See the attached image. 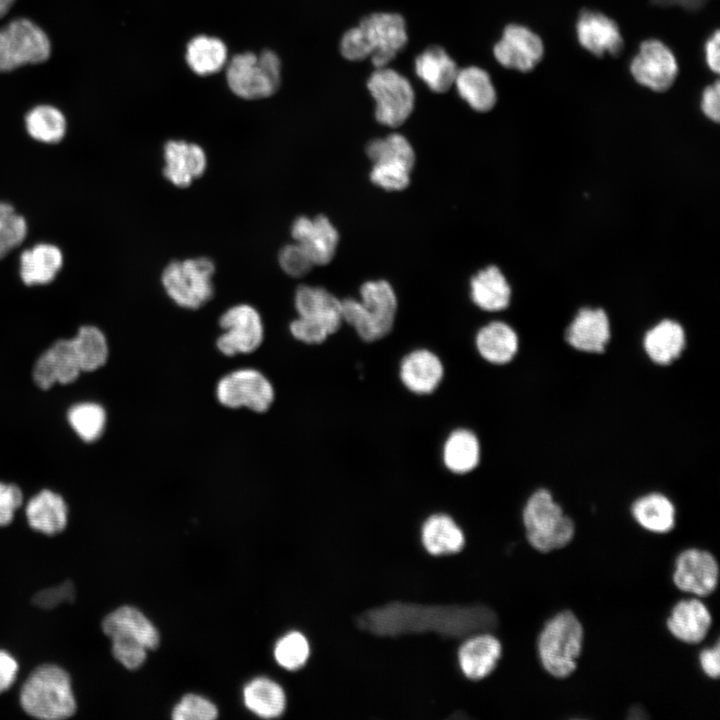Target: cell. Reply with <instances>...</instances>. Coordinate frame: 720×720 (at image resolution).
I'll return each instance as SVG.
<instances>
[{
    "label": "cell",
    "mask_w": 720,
    "mask_h": 720,
    "mask_svg": "<svg viewBox=\"0 0 720 720\" xmlns=\"http://www.w3.org/2000/svg\"><path fill=\"white\" fill-rule=\"evenodd\" d=\"M718 576V563L708 551L691 548L676 558L673 582L681 591L699 597L710 595L717 587Z\"/></svg>",
    "instance_id": "obj_17"
},
{
    "label": "cell",
    "mask_w": 720,
    "mask_h": 720,
    "mask_svg": "<svg viewBox=\"0 0 720 720\" xmlns=\"http://www.w3.org/2000/svg\"><path fill=\"white\" fill-rule=\"evenodd\" d=\"M458 67L440 46H430L415 60V72L434 92L443 93L454 85Z\"/></svg>",
    "instance_id": "obj_31"
},
{
    "label": "cell",
    "mask_w": 720,
    "mask_h": 720,
    "mask_svg": "<svg viewBox=\"0 0 720 720\" xmlns=\"http://www.w3.org/2000/svg\"><path fill=\"white\" fill-rule=\"evenodd\" d=\"M80 372L70 340L60 339L37 359L33 368V379L39 388L46 390L56 383L74 382Z\"/></svg>",
    "instance_id": "obj_21"
},
{
    "label": "cell",
    "mask_w": 720,
    "mask_h": 720,
    "mask_svg": "<svg viewBox=\"0 0 720 720\" xmlns=\"http://www.w3.org/2000/svg\"><path fill=\"white\" fill-rule=\"evenodd\" d=\"M481 456L477 436L467 429H456L446 439L443 447V461L448 470L464 474L474 470Z\"/></svg>",
    "instance_id": "obj_35"
},
{
    "label": "cell",
    "mask_w": 720,
    "mask_h": 720,
    "mask_svg": "<svg viewBox=\"0 0 720 720\" xmlns=\"http://www.w3.org/2000/svg\"><path fill=\"white\" fill-rule=\"evenodd\" d=\"M69 340L81 372L97 370L106 363L109 354L108 343L99 328L82 326Z\"/></svg>",
    "instance_id": "obj_39"
},
{
    "label": "cell",
    "mask_w": 720,
    "mask_h": 720,
    "mask_svg": "<svg viewBox=\"0 0 720 720\" xmlns=\"http://www.w3.org/2000/svg\"><path fill=\"white\" fill-rule=\"evenodd\" d=\"M26 518L29 526L46 535H56L67 525L68 508L63 497L43 489L27 503Z\"/></svg>",
    "instance_id": "obj_28"
},
{
    "label": "cell",
    "mask_w": 720,
    "mask_h": 720,
    "mask_svg": "<svg viewBox=\"0 0 720 720\" xmlns=\"http://www.w3.org/2000/svg\"><path fill=\"white\" fill-rule=\"evenodd\" d=\"M226 79L230 90L240 98L269 97L280 87V59L272 50H263L258 55L252 52L237 54L227 65Z\"/></svg>",
    "instance_id": "obj_8"
},
{
    "label": "cell",
    "mask_w": 720,
    "mask_h": 720,
    "mask_svg": "<svg viewBox=\"0 0 720 720\" xmlns=\"http://www.w3.org/2000/svg\"><path fill=\"white\" fill-rule=\"evenodd\" d=\"M76 599V589L72 581H66L58 586L43 589L32 597L34 606L50 610L62 603H73Z\"/></svg>",
    "instance_id": "obj_46"
},
{
    "label": "cell",
    "mask_w": 720,
    "mask_h": 720,
    "mask_svg": "<svg viewBox=\"0 0 720 720\" xmlns=\"http://www.w3.org/2000/svg\"><path fill=\"white\" fill-rule=\"evenodd\" d=\"M63 265L61 250L49 243H39L23 251L19 259L21 280L28 286L52 282Z\"/></svg>",
    "instance_id": "obj_29"
},
{
    "label": "cell",
    "mask_w": 720,
    "mask_h": 720,
    "mask_svg": "<svg viewBox=\"0 0 720 720\" xmlns=\"http://www.w3.org/2000/svg\"><path fill=\"white\" fill-rule=\"evenodd\" d=\"M471 298L480 309L498 312L509 306L511 288L499 268L491 265L471 279Z\"/></svg>",
    "instance_id": "obj_32"
},
{
    "label": "cell",
    "mask_w": 720,
    "mask_h": 720,
    "mask_svg": "<svg viewBox=\"0 0 720 720\" xmlns=\"http://www.w3.org/2000/svg\"><path fill=\"white\" fill-rule=\"evenodd\" d=\"M612 326L603 308H580L563 331V340L583 354H602L612 339Z\"/></svg>",
    "instance_id": "obj_15"
},
{
    "label": "cell",
    "mask_w": 720,
    "mask_h": 720,
    "mask_svg": "<svg viewBox=\"0 0 720 720\" xmlns=\"http://www.w3.org/2000/svg\"><path fill=\"white\" fill-rule=\"evenodd\" d=\"M217 708L209 700L194 694L185 695L172 711L174 720H212Z\"/></svg>",
    "instance_id": "obj_44"
},
{
    "label": "cell",
    "mask_w": 720,
    "mask_h": 720,
    "mask_svg": "<svg viewBox=\"0 0 720 720\" xmlns=\"http://www.w3.org/2000/svg\"><path fill=\"white\" fill-rule=\"evenodd\" d=\"M186 62L193 72L207 76L219 72L227 61V48L216 37L198 35L187 45Z\"/></svg>",
    "instance_id": "obj_36"
},
{
    "label": "cell",
    "mask_w": 720,
    "mask_h": 720,
    "mask_svg": "<svg viewBox=\"0 0 720 720\" xmlns=\"http://www.w3.org/2000/svg\"><path fill=\"white\" fill-rule=\"evenodd\" d=\"M711 624L710 611L696 598L679 601L667 619L669 632L687 644H698L704 640Z\"/></svg>",
    "instance_id": "obj_26"
},
{
    "label": "cell",
    "mask_w": 720,
    "mask_h": 720,
    "mask_svg": "<svg viewBox=\"0 0 720 720\" xmlns=\"http://www.w3.org/2000/svg\"><path fill=\"white\" fill-rule=\"evenodd\" d=\"M310 653L309 643L300 632L293 631L282 637L276 644L274 655L279 665L287 670L302 667Z\"/></svg>",
    "instance_id": "obj_42"
},
{
    "label": "cell",
    "mask_w": 720,
    "mask_h": 720,
    "mask_svg": "<svg viewBox=\"0 0 720 720\" xmlns=\"http://www.w3.org/2000/svg\"><path fill=\"white\" fill-rule=\"evenodd\" d=\"M113 656L127 669L139 668L146 659V647L134 634L118 630L108 635Z\"/></svg>",
    "instance_id": "obj_43"
},
{
    "label": "cell",
    "mask_w": 720,
    "mask_h": 720,
    "mask_svg": "<svg viewBox=\"0 0 720 720\" xmlns=\"http://www.w3.org/2000/svg\"><path fill=\"white\" fill-rule=\"evenodd\" d=\"M421 542L432 556L456 554L465 545V535L456 521L446 514H433L423 523Z\"/></svg>",
    "instance_id": "obj_30"
},
{
    "label": "cell",
    "mask_w": 720,
    "mask_h": 720,
    "mask_svg": "<svg viewBox=\"0 0 720 720\" xmlns=\"http://www.w3.org/2000/svg\"><path fill=\"white\" fill-rule=\"evenodd\" d=\"M443 373L439 357L426 349L410 352L400 363V379L403 385L416 394L432 393L440 384Z\"/></svg>",
    "instance_id": "obj_24"
},
{
    "label": "cell",
    "mask_w": 720,
    "mask_h": 720,
    "mask_svg": "<svg viewBox=\"0 0 720 720\" xmlns=\"http://www.w3.org/2000/svg\"><path fill=\"white\" fill-rule=\"evenodd\" d=\"M26 235L25 218L10 204L0 202V259L19 246Z\"/></svg>",
    "instance_id": "obj_41"
},
{
    "label": "cell",
    "mask_w": 720,
    "mask_h": 720,
    "mask_svg": "<svg viewBox=\"0 0 720 720\" xmlns=\"http://www.w3.org/2000/svg\"><path fill=\"white\" fill-rule=\"evenodd\" d=\"M281 269L291 277H302L314 266L306 252L297 244H288L278 254Z\"/></svg>",
    "instance_id": "obj_45"
},
{
    "label": "cell",
    "mask_w": 720,
    "mask_h": 720,
    "mask_svg": "<svg viewBox=\"0 0 720 720\" xmlns=\"http://www.w3.org/2000/svg\"><path fill=\"white\" fill-rule=\"evenodd\" d=\"M707 0H653L659 5H678L687 9H696L701 7Z\"/></svg>",
    "instance_id": "obj_52"
},
{
    "label": "cell",
    "mask_w": 720,
    "mask_h": 720,
    "mask_svg": "<svg viewBox=\"0 0 720 720\" xmlns=\"http://www.w3.org/2000/svg\"><path fill=\"white\" fill-rule=\"evenodd\" d=\"M20 705L30 716L62 720L77 710L71 678L61 667L44 664L31 672L20 692Z\"/></svg>",
    "instance_id": "obj_2"
},
{
    "label": "cell",
    "mask_w": 720,
    "mask_h": 720,
    "mask_svg": "<svg viewBox=\"0 0 720 720\" xmlns=\"http://www.w3.org/2000/svg\"><path fill=\"white\" fill-rule=\"evenodd\" d=\"M17 0H0V21L8 18Z\"/></svg>",
    "instance_id": "obj_53"
},
{
    "label": "cell",
    "mask_w": 720,
    "mask_h": 720,
    "mask_svg": "<svg viewBox=\"0 0 720 720\" xmlns=\"http://www.w3.org/2000/svg\"><path fill=\"white\" fill-rule=\"evenodd\" d=\"M214 273V262L208 257L175 260L164 268L161 283L168 297L176 305L195 310L213 297Z\"/></svg>",
    "instance_id": "obj_9"
},
{
    "label": "cell",
    "mask_w": 720,
    "mask_h": 720,
    "mask_svg": "<svg viewBox=\"0 0 720 720\" xmlns=\"http://www.w3.org/2000/svg\"><path fill=\"white\" fill-rule=\"evenodd\" d=\"M699 663L702 671L710 678L717 679L720 673V647L717 642L714 646L701 651Z\"/></svg>",
    "instance_id": "obj_50"
},
{
    "label": "cell",
    "mask_w": 720,
    "mask_h": 720,
    "mask_svg": "<svg viewBox=\"0 0 720 720\" xmlns=\"http://www.w3.org/2000/svg\"><path fill=\"white\" fill-rule=\"evenodd\" d=\"M688 335L684 326L670 318L661 319L646 329L640 339L647 360L658 367H668L684 354Z\"/></svg>",
    "instance_id": "obj_18"
},
{
    "label": "cell",
    "mask_w": 720,
    "mask_h": 720,
    "mask_svg": "<svg viewBox=\"0 0 720 720\" xmlns=\"http://www.w3.org/2000/svg\"><path fill=\"white\" fill-rule=\"evenodd\" d=\"M24 125L32 139L46 144L60 142L67 131L64 113L49 103H39L31 107L24 116Z\"/></svg>",
    "instance_id": "obj_33"
},
{
    "label": "cell",
    "mask_w": 720,
    "mask_h": 720,
    "mask_svg": "<svg viewBox=\"0 0 720 720\" xmlns=\"http://www.w3.org/2000/svg\"><path fill=\"white\" fill-rule=\"evenodd\" d=\"M454 85L461 98L478 112H487L496 104L497 95L491 78L479 67L459 69Z\"/></svg>",
    "instance_id": "obj_34"
},
{
    "label": "cell",
    "mask_w": 720,
    "mask_h": 720,
    "mask_svg": "<svg viewBox=\"0 0 720 720\" xmlns=\"http://www.w3.org/2000/svg\"><path fill=\"white\" fill-rule=\"evenodd\" d=\"M294 306L298 317L289 324V331L305 344H321L343 321L341 300L322 287L300 285Z\"/></svg>",
    "instance_id": "obj_5"
},
{
    "label": "cell",
    "mask_w": 720,
    "mask_h": 720,
    "mask_svg": "<svg viewBox=\"0 0 720 720\" xmlns=\"http://www.w3.org/2000/svg\"><path fill=\"white\" fill-rule=\"evenodd\" d=\"M630 512L639 526L652 533L665 534L675 526V504L660 491H649L635 498Z\"/></svg>",
    "instance_id": "obj_27"
},
{
    "label": "cell",
    "mask_w": 720,
    "mask_h": 720,
    "mask_svg": "<svg viewBox=\"0 0 720 720\" xmlns=\"http://www.w3.org/2000/svg\"><path fill=\"white\" fill-rule=\"evenodd\" d=\"M223 333L217 338L216 346L224 356L255 352L264 340L262 317L249 304L231 306L219 318Z\"/></svg>",
    "instance_id": "obj_13"
},
{
    "label": "cell",
    "mask_w": 720,
    "mask_h": 720,
    "mask_svg": "<svg viewBox=\"0 0 720 720\" xmlns=\"http://www.w3.org/2000/svg\"><path fill=\"white\" fill-rule=\"evenodd\" d=\"M51 54V39L34 20L15 16L0 25V73L43 64Z\"/></svg>",
    "instance_id": "obj_7"
},
{
    "label": "cell",
    "mask_w": 720,
    "mask_h": 720,
    "mask_svg": "<svg viewBox=\"0 0 720 720\" xmlns=\"http://www.w3.org/2000/svg\"><path fill=\"white\" fill-rule=\"evenodd\" d=\"M495 59L504 67L528 72L543 58L542 39L529 28L510 24L493 48Z\"/></svg>",
    "instance_id": "obj_16"
},
{
    "label": "cell",
    "mask_w": 720,
    "mask_h": 720,
    "mask_svg": "<svg viewBox=\"0 0 720 720\" xmlns=\"http://www.w3.org/2000/svg\"><path fill=\"white\" fill-rule=\"evenodd\" d=\"M576 34L580 45L596 56L616 55L623 48L618 25L600 12L583 11L576 22Z\"/></svg>",
    "instance_id": "obj_22"
},
{
    "label": "cell",
    "mask_w": 720,
    "mask_h": 720,
    "mask_svg": "<svg viewBox=\"0 0 720 720\" xmlns=\"http://www.w3.org/2000/svg\"><path fill=\"white\" fill-rule=\"evenodd\" d=\"M407 41L405 20L400 14L373 13L343 34L340 51L351 61L370 57L375 68H382L396 57Z\"/></svg>",
    "instance_id": "obj_1"
},
{
    "label": "cell",
    "mask_w": 720,
    "mask_h": 720,
    "mask_svg": "<svg viewBox=\"0 0 720 720\" xmlns=\"http://www.w3.org/2000/svg\"><path fill=\"white\" fill-rule=\"evenodd\" d=\"M164 177L179 188H186L201 177L207 168L204 149L192 142L169 140L163 148Z\"/></svg>",
    "instance_id": "obj_20"
},
{
    "label": "cell",
    "mask_w": 720,
    "mask_h": 720,
    "mask_svg": "<svg viewBox=\"0 0 720 720\" xmlns=\"http://www.w3.org/2000/svg\"><path fill=\"white\" fill-rule=\"evenodd\" d=\"M67 419L84 442H94L101 437L106 425L105 409L98 403L82 402L70 407Z\"/></svg>",
    "instance_id": "obj_40"
},
{
    "label": "cell",
    "mask_w": 720,
    "mask_h": 720,
    "mask_svg": "<svg viewBox=\"0 0 720 720\" xmlns=\"http://www.w3.org/2000/svg\"><path fill=\"white\" fill-rule=\"evenodd\" d=\"M502 645L493 635L481 634L466 640L457 653L459 667L466 678L481 680L496 668Z\"/></svg>",
    "instance_id": "obj_25"
},
{
    "label": "cell",
    "mask_w": 720,
    "mask_h": 720,
    "mask_svg": "<svg viewBox=\"0 0 720 720\" xmlns=\"http://www.w3.org/2000/svg\"><path fill=\"white\" fill-rule=\"evenodd\" d=\"M216 398L226 408L265 413L274 401L275 391L270 380L259 370L240 368L218 380Z\"/></svg>",
    "instance_id": "obj_12"
},
{
    "label": "cell",
    "mask_w": 720,
    "mask_h": 720,
    "mask_svg": "<svg viewBox=\"0 0 720 720\" xmlns=\"http://www.w3.org/2000/svg\"><path fill=\"white\" fill-rule=\"evenodd\" d=\"M23 494L15 484L0 482V527L9 525L22 505Z\"/></svg>",
    "instance_id": "obj_47"
},
{
    "label": "cell",
    "mask_w": 720,
    "mask_h": 720,
    "mask_svg": "<svg viewBox=\"0 0 720 720\" xmlns=\"http://www.w3.org/2000/svg\"><path fill=\"white\" fill-rule=\"evenodd\" d=\"M705 62L710 71L718 74L720 71V32L715 30L704 45Z\"/></svg>",
    "instance_id": "obj_51"
},
{
    "label": "cell",
    "mask_w": 720,
    "mask_h": 720,
    "mask_svg": "<svg viewBox=\"0 0 720 720\" xmlns=\"http://www.w3.org/2000/svg\"><path fill=\"white\" fill-rule=\"evenodd\" d=\"M475 345L485 361L497 366L511 363L520 352L518 333L503 321H492L481 327Z\"/></svg>",
    "instance_id": "obj_23"
},
{
    "label": "cell",
    "mask_w": 720,
    "mask_h": 720,
    "mask_svg": "<svg viewBox=\"0 0 720 720\" xmlns=\"http://www.w3.org/2000/svg\"><path fill=\"white\" fill-rule=\"evenodd\" d=\"M367 87L376 103L377 121L389 127L402 125L413 111L415 94L410 82L397 71L382 67L370 75Z\"/></svg>",
    "instance_id": "obj_11"
},
{
    "label": "cell",
    "mask_w": 720,
    "mask_h": 720,
    "mask_svg": "<svg viewBox=\"0 0 720 720\" xmlns=\"http://www.w3.org/2000/svg\"><path fill=\"white\" fill-rule=\"evenodd\" d=\"M366 153L373 162L370 179L375 185L388 191H400L409 185L415 153L403 135L392 133L374 139L368 143Z\"/></svg>",
    "instance_id": "obj_10"
},
{
    "label": "cell",
    "mask_w": 720,
    "mask_h": 720,
    "mask_svg": "<svg viewBox=\"0 0 720 720\" xmlns=\"http://www.w3.org/2000/svg\"><path fill=\"white\" fill-rule=\"evenodd\" d=\"M583 637L582 624L571 611H561L549 619L537 641L538 656L543 668L556 678L571 675L577 666Z\"/></svg>",
    "instance_id": "obj_6"
},
{
    "label": "cell",
    "mask_w": 720,
    "mask_h": 720,
    "mask_svg": "<svg viewBox=\"0 0 720 720\" xmlns=\"http://www.w3.org/2000/svg\"><path fill=\"white\" fill-rule=\"evenodd\" d=\"M291 236L313 265H326L334 257L339 241L336 228L324 215L300 216L291 226Z\"/></svg>",
    "instance_id": "obj_19"
},
{
    "label": "cell",
    "mask_w": 720,
    "mask_h": 720,
    "mask_svg": "<svg viewBox=\"0 0 720 720\" xmlns=\"http://www.w3.org/2000/svg\"><path fill=\"white\" fill-rule=\"evenodd\" d=\"M246 707L263 718L280 716L286 705V698L280 685L267 678H256L243 691Z\"/></svg>",
    "instance_id": "obj_38"
},
{
    "label": "cell",
    "mask_w": 720,
    "mask_h": 720,
    "mask_svg": "<svg viewBox=\"0 0 720 720\" xmlns=\"http://www.w3.org/2000/svg\"><path fill=\"white\" fill-rule=\"evenodd\" d=\"M522 523L529 544L547 553L565 547L573 539L575 524L552 491L537 487L527 497L522 508Z\"/></svg>",
    "instance_id": "obj_3"
},
{
    "label": "cell",
    "mask_w": 720,
    "mask_h": 720,
    "mask_svg": "<svg viewBox=\"0 0 720 720\" xmlns=\"http://www.w3.org/2000/svg\"><path fill=\"white\" fill-rule=\"evenodd\" d=\"M701 109L707 118L718 123L720 120V84L716 80L703 90Z\"/></svg>",
    "instance_id": "obj_48"
},
{
    "label": "cell",
    "mask_w": 720,
    "mask_h": 720,
    "mask_svg": "<svg viewBox=\"0 0 720 720\" xmlns=\"http://www.w3.org/2000/svg\"><path fill=\"white\" fill-rule=\"evenodd\" d=\"M18 673V663L5 650H0V693L8 690L14 683Z\"/></svg>",
    "instance_id": "obj_49"
},
{
    "label": "cell",
    "mask_w": 720,
    "mask_h": 720,
    "mask_svg": "<svg viewBox=\"0 0 720 720\" xmlns=\"http://www.w3.org/2000/svg\"><path fill=\"white\" fill-rule=\"evenodd\" d=\"M360 300H341L343 321L352 326L358 336L373 342L392 329L397 311V298L385 280L368 281L360 288Z\"/></svg>",
    "instance_id": "obj_4"
},
{
    "label": "cell",
    "mask_w": 720,
    "mask_h": 720,
    "mask_svg": "<svg viewBox=\"0 0 720 720\" xmlns=\"http://www.w3.org/2000/svg\"><path fill=\"white\" fill-rule=\"evenodd\" d=\"M102 630L108 636L118 630L134 634L147 649H156L159 634L153 624L138 609L122 606L108 614L102 621Z\"/></svg>",
    "instance_id": "obj_37"
},
{
    "label": "cell",
    "mask_w": 720,
    "mask_h": 720,
    "mask_svg": "<svg viewBox=\"0 0 720 720\" xmlns=\"http://www.w3.org/2000/svg\"><path fill=\"white\" fill-rule=\"evenodd\" d=\"M630 72L640 85L655 92H664L676 79L678 63L663 42L649 39L640 44L638 53L631 61Z\"/></svg>",
    "instance_id": "obj_14"
}]
</instances>
